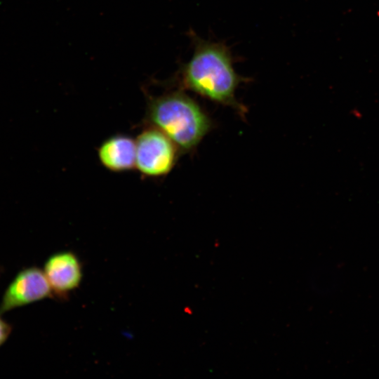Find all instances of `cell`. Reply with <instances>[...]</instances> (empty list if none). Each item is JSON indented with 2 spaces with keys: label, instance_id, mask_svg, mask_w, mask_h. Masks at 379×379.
Instances as JSON below:
<instances>
[{
  "label": "cell",
  "instance_id": "7",
  "mask_svg": "<svg viewBox=\"0 0 379 379\" xmlns=\"http://www.w3.org/2000/svg\"><path fill=\"white\" fill-rule=\"evenodd\" d=\"M11 331V325L0 317V346L7 340Z\"/></svg>",
  "mask_w": 379,
  "mask_h": 379
},
{
  "label": "cell",
  "instance_id": "4",
  "mask_svg": "<svg viewBox=\"0 0 379 379\" xmlns=\"http://www.w3.org/2000/svg\"><path fill=\"white\" fill-rule=\"evenodd\" d=\"M53 295L44 270L35 267L21 270L11 281L0 303V315Z\"/></svg>",
  "mask_w": 379,
  "mask_h": 379
},
{
  "label": "cell",
  "instance_id": "2",
  "mask_svg": "<svg viewBox=\"0 0 379 379\" xmlns=\"http://www.w3.org/2000/svg\"><path fill=\"white\" fill-rule=\"evenodd\" d=\"M146 119L167 135L180 153L195 149L212 128V121L197 102L182 91L150 98Z\"/></svg>",
  "mask_w": 379,
  "mask_h": 379
},
{
  "label": "cell",
  "instance_id": "5",
  "mask_svg": "<svg viewBox=\"0 0 379 379\" xmlns=\"http://www.w3.org/2000/svg\"><path fill=\"white\" fill-rule=\"evenodd\" d=\"M44 272L53 295L64 296L81 284L83 271L81 261L72 251L51 255L44 263Z\"/></svg>",
  "mask_w": 379,
  "mask_h": 379
},
{
  "label": "cell",
  "instance_id": "1",
  "mask_svg": "<svg viewBox=\"0 0 379 379\" xmlns=\"http://www.w3.org/2000/svg\"><path fill=\"white\" fill-rule=\"evenodd\" d=\"M192 36L194 52L180 69L181 88L244 114L246 109L237 101L235 93L244 79L236 72L229 48L222 43L204 41L194 34Z\"/></svg>",
  "mask_w": 379,
  "mask_h": 379
},
{
  "label": "cell",
  "instance_id": "6",
  "mask_svg": "<svg viewBox=\"0 0 379 379\" xmlns=\"http://www.w3.org/2000/svg\"><path fill=\"white\" fill-rule=\"evenodd\" d=\"M98 157L100 164L109 171H131L135 168V140L124 134L110 136L99 146Z\"/></svg>",
  "mask_w": 379,
  "mask_h": 379
},
{
  "label": "cell",
  "instance_id": "3",
  "mask_svg": "<svg viewBox=\"0 0 379 379\" xmlns=\"http://www.w3.org/2000/svg\"><path fill=\"white\" fill-rule=\"evenodd\" d=\"M135 168L143 175L159 178L168 174L180 153L175 143L163 132L149 126L135 139Z\"/></svg>",
  "mask_w": 379,
  "mask_h": 379
}]
</instances>
